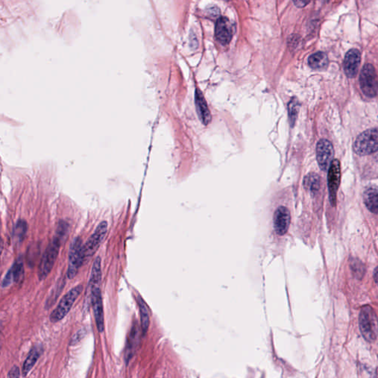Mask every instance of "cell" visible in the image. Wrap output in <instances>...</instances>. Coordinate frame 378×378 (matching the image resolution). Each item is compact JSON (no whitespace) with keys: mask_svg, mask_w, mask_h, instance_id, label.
Here are the masks:
<instances>
[{"mask_svg":"<svg viewBox=\"0 0 378 378\" xmlns=\"http://www.w3.org/2000/svg\"><path fill=\"white\" fill-rule=\"evenodd\" d=\"M84 287L82 284H79L71 289L63 296L56 307L51 312L50 316V320L52 323L55 324L60 322L69 313L76 301L82 293Z\"/></svg>","mask_w":378,"mask_h":378,"instance_id":"cell-1","label":"cell"},{"mask_svg":"<svg viewBox=\"0 0 378 378\" xmlns=\"http://www.w3.org/2000/svg\"><path fill=\"white\" fill-rule=\"evenodd\" d=\"M359 325L362 335L369 342H374L378 335V325L375 311L370 306H365L360 310Z\"/></svg>","mask_w":378,"mask_h":378,"instance_id":"cell-2","label":"cell"},{"mask_svg":"<svg viewBox=\"0 0 378 378\" xmlns=\"http://www.w3.org/2000/svg\"><path fill=\"white\" fill-rule=\"evenodd\" d=\"M61 245L62 244L59 241L53 238L52 242L47 247L38 269V277L40 281H44L50 274L59 253Z\"/></svg>","mask_w":378,"mask_h":378,"instance_id":"cell-3","label":"cell"},{"mask_svg":"<svg viewBox=\"0 0 378 378\" xmlns=\"http://www.w3.org/2000/svg\"><path fill=\"white\" fill-rule=\"evenodd\" d=\"M378 150V130L368 129L360 134L354 144V151L360 156L369 155Z\"/></svg>","mask_w":378,"mask_h":378,"instance_id":"cell-4","label":"cell"},{"mask_svg":"<svg viewBox=\"0 0 378 378\" xmlns=\"http://www.w3.org/2000/svg\"><path fill=\"white\" fill-rule=\"evenodd\" d=\"M83 243L80 237H76L71 242L69 250V265L68 277L70 279L75 278L80 268L84 263Z\"/></svg>","mask_w":378,"mask_h":378,"instance_id":"cell-5","label":"cell"},{"mask_svg":"<svg viewBox=\"0 0 378 378\" xmlns=\"http://www.w3.org/2000/svg\"><path fill=\"white\" fill-rule=\"evenodd\" d=\"M108 230V224L106 221L99 223L93 234L89 237L86 243L83 245L84 251V262L90 260L96 251L99 249L102 242L104 240L105 236Z\"/></svg>","mask_w":378,"mask_h":378,"instance_id":"cell-6","label":"cell"},{"mask_svg":"<svg viewBox=\"0 0 378 378\" xmlns=\"http://www.w3.org/2000/svg\"><path fill=\"white\" fill-rule=\"evenodd\" d=\"M360 85L365 96L376 97L378 94V79L373 65L367 64L363 66L360 75Z\"/></svg>","mask_w":378,"mask_h":378,"instance_id":"cell-7","label":"cell"},{"mask_svg":"<svg viewBox=\"0 0 378 378\" xmlns=\"http://www.w3.org/2000/svg\"><path fill=\"white\" fill-rule=\"evenodd\" d=\"M328 189L332 206L336 204L337 192L341 182V164L339 160H333L328 169Z\"/></svg>","mask_w":378,"mask_h":378,"instance_id":"cell-8","label":"cell"},{"mask_svg":"<svg viewBox=\"0 0 378 378\" xmlns=\"http://www.w3.org/2000/svg\"><path fill=\"white\" fill-rule=\"evenodd\" d=\"M334 148L332 143L327 139H322L316 146V157L319 167L322 171H328L333 161Z\"/></svg>","mask_w":378,"mask_h":378,"instance_id":"cell-9","label":"cell"},{"mask_svg":"<svg viewBox=\"0 0 378 378\" xmlns=\"http://www.w3.org/2000/svg\"><path fill=\"white\" fill-rule=\"evenodd\" d=\"M91 288V302L93 312L96 319V326L99 332L104 330V314H103V299L100 286L90 287Z\"/></svg>","mask_w":378,"mask_h":378,"instance_id":"cell-10","label":"cell"},{"mask_svg":"<svg viewBox=\"0 0 378 378\" xmlns=\"http://www.w3.org/2000/svg\"><path fill=\"white\" fill-rule=\"evenodd\" d=\"M290 224V214L288 208L279 206L274 213V225L276 233L283 236L287 233Z\"/></svg>","mask_w":378,"mask_h":378,"instance_id":"cell-11","label":"cell"},{"mask_svg":"<svg viewBox=\"0 0 378 378\" xmlns=\"http://www.w3.org/2000/svg\"><path fill=\"white\" fill-rule=\"evenodd\" d=\"M215 36L217 41L223 45L230 43L233 36V29L228 19L220 17L217 20L215 26Z\"/></svg>","mask_w":378,"mask_h":378,"instance_id":"cell-12","label":"cell"},{"mask_svg":"<svg viewBox=\"0 0 378 378\" xmlns=\"http://www.w3.org/2000/svg\"><path fill=\"white\" fill-rule=\"evenodd\" d=\"M360 64V52L357 49H351L346 54L344 69L349 78H354L358 72Z\"/></svg>","mask_w":378,"mask_h":378,"instance_id":"cell-13","label":"cell"},{"mask_svg":"<svg viewBox=\"0 0 378 378\" xmlns=\"http://www.w3.org/2000/svg\"><path fill=\"white\" fill-rule=\"evenodd\" d=\"M195 104H196L197 111H198L200 119L202 121V124L208 125L211 120V112L208 109L205 98L199 89H196V92H195Z\"/></svg>","mask_w":378,"mask_h":378,"instance_id":"cell-14","label":"cell"},{"mask_svg":"<svg viewBox=\"0 0 378 378\" xmlns=\"http://www.w3.org/2000/svg\"><path fill=\"white\" fill-rule=\"evenodd\" d=\"M42 350H43V349H42V345L35 346L30 350L27 358L25 359L24 363H23V372H23V376H27L30 371L33 369V366H35L36 362L40 357L41 354L42 353Z\"/></svg>","mask_w":378,"mask_h":378,"instance_id":"cell-15","label":"cell"},{"mask_svg":"<svg viewBox=\"0 0 378 378\" xmlns=\"http://www.w3.org/2000/svg\"><path fill=\"white\" fill-rule=\"evenodd\" d=\"M138 341H139V329H138L137 325H134L132 329H131L130 333H129L127 344H126V347L125 360L126 364L132 358L134 351L138 345Z\"/></svg>","mask_w":378,"mask_h":378,"instance_id":"cell-16","label":"cell"},{"mask_svg":"<svg viewBox=\"0 0 378 378\" xmlns=\"http://www.w3.org/2000/svg\"><path fill=\"white\" fill-rule=\"evenodd\" d=\"M363 201L369 211L378 212V189L375 186H369L363 193Z\"/></svg>","mask_w":378,"mask_h":378,"instance_id":"cell-17","label":"cell"},{"mask_svg":"<svg viewBox=\"0 0 378 378\" xmlns=\"http://www.w3.org/2000/svg\"><path fill=\"white\" fill-rule=\"evenodd\" d=\"M308 64L312 69L322 71L329 65V58L325 52H317L309 57Z\"/></svg>","mask_w":378,"mask_h":378,"instance_id":"cell-18","label":"cell"},{"mask_svg":"<svg viewBox=\"0 0 378 378\" xmlns=\"http://www.w3.org/2000/svg\"><path fill=\"white\" fill-rule=\"evenodd\" d=\"M137 302L139 306L140 316H141V329L143 335H145L150 328V317L148 306L140 295L137 296Z\"/></svg>","mask_w":378,"mask_h":378,"instance_id":"cell-19","label":"cell"},{"mask_svg":"<svg viewBox=\"0 0 378 378\" xmlns=\"http://www.w3.org/2000/svg\"><path fill=\"white\" fill-rule=\"evenodd\" d=\"M101 260L100 257H97L93 262L92 267L91 276L90 278V287L100 286L101 281Z\"/></svg>","mask_w":378,"mask_h":378,"instance_id":"cell-20","label":"cell"},{"mask_svg":"<svg viewBox=\"0 0 378 378\" xmlns=\"http://www.w3.org/2000/svg\"><path fill=\"white\" fill-rule=\"evenodd\" d=\"M303 186L306 190L316 193L320 188V176L316 173H309L303 179Z\"/></svg>","mask_w":378,"mask_h":378,"instance_id":"cell-21","label":"cell"},{"mask_svg":"<svg viewBox=\"0 0 378 378\" xmlns=\"http://www.w3.org/2000/svg\"><path fill=\"white\" fill-rule=\"evenodd\" d=\"M27 228H28V226L25 220H18L13 231L14 240L17 241V242H23L27 233Z\"/></svg>","mask_w":378,"mask_h":378,"instance_id":"cell-22","label":"cell"},{"mask_svg":"<svg viewBox=\"0 0 378 378\" xmlns=\"http://www.w3.org/2000/svg\"><path fill=\"white\" fill-rule=\"evenodd\" d=\"M299 108H300V103L299 100L296 98H293L288 103V115L289 121H290V126L293 127L295 123L296 122L298 115H299Z\"/></svg>","mask_w":378,"mask_h":378,"instance_id":"cell-23","label":"cell"},{"mask_svg":"<svg viewBox=\"0 0 378 378\" xmlns=\"http://www.w3.org/2000/svg\"><path fill=\"white\" fill-rule=\"evenodd\" d=\"M69 228V224L67 222L60 221L58 226H57L56 230H55V235L53 236L54 239L59 241L61 244L64 243L68 237Z\"/></svg>","mask_w":378,"mask_h":378,"instance_id":"cell-24","label":"cell"},{"mask_svg":"<svg viewBox=\"0 0 378 378\" xmlns=\"http://www.w3.org/2000/svg\"><path fill=\"white\" fill-rule=\"evenodd\" d=\"M11 270H12L14 282L16 284H22L25 278L24 264L23 261L21 259H18L13 265Z\"/></svg>","mask_w":378,"mask_h":378,"instance_id":"cell-25","label":"cell"},{"mask_svg":"<svg viewBox=\"0 0 378 378\" xmlns=\"http://www.w3.org/2000/svg\"><path fill=\"white\" fill-rule=\"evenodd\" d=\"M351 268L354 275L357 276L358 278H361V277L364 275V266L362 262L357 259H353V262H351Z\"/></svg>","mask_w":378,"mask_h":378,"instance_id":"cell-26","label":"cell"},{"mask_svg":"<svg viewBox=\"0 0 378 378\" xmlns=\"http://www.w3.org/2000/svg\"><path fill=\"white\" fill-rule=\"evenodd\" d=\"M86 334H87V330L85 329H82L81 330L78 331L73 337L71 342L72 343V344H75L76 343L79 342L85 336Z\"/></svg>","mask_w":378,"mask_h":378,"instance_id":"cell-27","label":"cell"},{"mask_svg":"<svg viewBox=\"0 0 378 378\" xmlns=\"http://www.w3.org/2000/svg\"><path fill=\"white\" fill-rule=\"evenodd\" d=\"M13 281H14V277H13L12 270L11 268V270L7 273L6 276L4 278L2 282V286L3 287H8Z\"/></svg>","mask_w":378,"mask_h":378,"instance_id":"cell-28","label":"cell"},{"mask_svg":"<svg viewBox=\"0 0 378 378\" xmlns=\"http://www.w3.org/2000/svg\"><path fill=\"white\" fill-rule=\"evenodd\" d=\"M20 369L17 366H14L8 372L7 378H20Z\"/></svg>","mask_w":378,"mask_h":378,"instance_id":"cell-29","label":"cell"},{"mask_svg":"<svg viewBox=\"0 0 378 378\" xmlns=\"http://www.w3.org/2000/svg\"><path fill=\"white\" fill-rule=\"evenodd\" d=\"M309 3V2H301V1H296V2H294L295 5H296V6L299 7V8L304 7L305 5H308Z\"/></svg>","mask_w":378,"mask_h":378,"instance_id":"cell-30","label":"cell"},{"mask_svg":"<svg viewBox=\"0 0 378 378\" xmlns=\"http://www.w3.org/2000/svg\"><path fill=\"white\" fill-rule=\"evenodd\" d=\"M4 248V242L3 239L0 236V256L2 255V251H3Z\"/></svg>","mask_w":378,"mask_h":378,"instance_id":"cell-31","label":"cell"},{"mask_svg":"<svg viewBox=\"0 0 378 378\" xmlns=\"http://www.w3.org/2000/svg\"><path fill=\"white\" fill-rule=\"evenodd\" d=\"M377 277H378V268H376L375 269V272H374V277H375V283H377V281H378V278H377Z\"/></svg>","mask_w":378,"mask_h":378,"instance_id":"cell-32","label":"cell"}]
</instances>
